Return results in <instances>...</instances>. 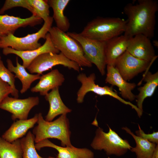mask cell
I'll return each instance as SVG.
<instances>
[{
	"label": "cell",
	"mask_w": 158,
	"mask_h": 158,
	"mask_svg": "<svg viewBox=\"0 0 158 158\" xmlns=\"http://www.w3.org/2000/svg\"><path fill=\"white\" fill-rule=\"evenodd\" d=\"M122 129L130 135L135 140L136 146L130 150L135 153L137 158H150L157 144L149 142L137 136L127 127Z\"/></svg>",
	"instance_id": "24"
},
{
	"label": "cell",
	"mask_w": 158,
	"mask_h": 158,
	"mask_svg": "<svg viewBox=\"0 0 158 158\" xmlns=\"http://www.w3.org/2000/svg\"><path fill=\"white\" fill-rule=\"evenodd\" d=\"M67 33L79 43L86 58L96 66L102 75H104L107 65L105 57L106 42L87 38L80 33L67 32Z\"/></svg>",
	"instance_id": "8"
},
{
	"label": "cell",
	"mask_w": 158,
	"mask_h": 158,
	"mask_svg": "<svg viewBox=\"0 0 158 158\" xmlns=\"http://www.w3.org/2000/svg\"><path fill=\"white\" fill-rule=\"evenodd\" d=\"M13 92L11 87L0 79V104L5 98L10 94L12 95Z\"/></svg>",
	"instance_id": "31"
},
{
	"label": "cell",
	"mask_w": 158,
	"mask_h": 158,
	"mask_svg": "<svg viewBox=\"0 0 158 158\" xmlns=\"http://www.w3.org/2000/svg\"><path fill=\"white\" fill-rule=\"evenodd\" d=\"M126 22L119 17H98L88 22L80 33L87 38L106 42L124 33Z\"/></svg>",
	"instance_id": "3"
},
{
	"label": "cell",
	"mask_w": 158,
	"mask_h": 158,
	"mask_svg": "<svg viewBox=\"0 0 158 158\" xmlns=\"http://www.w3.org/2000/svg\"><path fill=\"white\" fill-rule=\"evenodd\" d=\"M36 149L40 150L44 147L54 148L58 152L56 158H94V153L86 148H78L71 147L58 146L48 139L41 141L35 145Z\"/></svg>",
	"instance_id": "15"
},
{
	"label": "cell",
	"mask_w": 158,
	"mask_h": 158,
	"mask_svg": "<svg viewBox=\"0 0 158 158\" xmlns=\"http://www.w3.org/2000/svg\"><path fill=\"white\" fill-rule=\"evenodd\" d=\"M152 44L153 45L156 47L157 48H158V41L157 40H154L152 42Z\"/></svg>",
	"instance_id": "33"
},
{
	"label": "cell",
	"mask_w": 158,
	"mask_h": 158,
	"mask_svg": "<svg viewBox=\"0 0 158 158\" xmlns=\"http://www.w3.org/2000/svg\"><path fill=\"white\" fill-rule=\"evenodd\" d=\"M45 99L48 102L49 108L45 116V120L48 121H52L56 116L71 112L63 102L59 91V87L55 88L45 96Z\"/></svg>",
	"instance_id": "20"
},
{
	"label": "cell",
	"mask_w": 158,
	"mask_h": 158,
	"mask_svg": "<svg viewBox=\"0 0 158 158\" xmlns=\"http://www.w3.org/2000/svg\"><path fill=\"white\" fill-rule=\"evenodd\" d=\"M58 65H62L78 72L81 69L77 63L69 60L61 52H49L41 54L34 60L27 68L31 73L41 75Z\"/></svg>",
	"instance_id": "9"
},
{
	"label": "cell",
	"mask_w": 158,
	"mask_h": 158,
	"mask_svg": "<svg viewBox=\"0 0 158 158\" xmlns=\"http://www.w3.org/2000/svg\"><path fill=\"white\" fill-rule=\"evenodd\" d=\"M43 21L41 18L33 15L22 18L8 15H0V37L14 35L19 28L35 26L41 24Z\"/></svg>",
	"instance_id": "13"
},
{
	"label": "cell",
	"mask_w": 158,
	"mask_h": 158,
	"mask_svg": "<svg viewBox=\"0 0 158 158\" xmlns=\"http://www.w3.org/2000/svg\"><path fill=\"white\" fill-rule=\"evenodd\" d=\"M44 44L39 48L31 51H19L11 47H7L3 49V54L5 55L10 54L16 55L21 58L23 61V65L27 68L31 62L40 55L49 52L59 53V51L54 46L48 33Z\"/></svg>",
	"instance_id": "14"
},
{
	"label": "cell",
	"mask_w": 158,
	"mask_h": 158,
	"mask_svg": "<svg viewBox=\"0 0 158 158\" xmlns=\"http://www.w3.org/2000/svg\"><path fill=\"white\" fill-rule=\"evenodd\" d=\"M38 115L37 125L32 130L35 142L48 138H55L61 141L62 147L73 146L70 140L69 122L66 114H61L57 119L51 121L44 119L41 113Z\"/></svg>",
	"instance_id": "2"
},
{
	"label": "cell",
	"mask_w": 158,
	"mask_h": 158,
	"mask_svg": "<svg viewBox=\"0 0 158 158\" xmlns=\"http://www.w3.org/2000/svg\"><path fill=\"white\" fill-rule=\"evenodd\" d=\"M0 79L7 83L12 88L13 92L11 95L14 97L18 98L19 92L15 85V75L6 67L2 60L0 53Z\"/></svg>",
	"instance_id": "28"
},
{
	"label": "cell",
	"mask_w": 158,
	"mask_h": 158,
	"mask_svg": "<svg viewBox=\"0 0 158 158\" xmlns=\"http://www.w3.org/2000/svg\"><path fill=\"white\" fill-rule=\"evenodd\" d=\"M143 79L145 83L143 86L138 88L139 93L135 97L136 106L142 111L144 100L146 98L153 95L158 86V72L152 73L148 71L144 74Z\"/></svg>",
	"instance_id": "21"
},
{
	"label": "cell",
	"mask_w": 158,
	"mask_h": 158,
	"mask_svg": "<svg viewBox=\"0 0 158 158\" xmlns=\"http://www.w3.org/2000/svg\"><path fill=\"white\" fill-rule=\"evenodd\" d=\"M16 66L13 65L10 59L6 60L8 69L11 72L14 73L15 78H18L21 82L22 87L20 92L22 94L25 92L30 87L32 83L35 80L39 79L40 75L32 74L28 73L25 68L18 62V58L16 59Z\"/></svg>",
	"instance_id": "22"
},
{
	"label": "cell",
	"mask_w": 158,
	"mask_h": 158,
	"mask_svg": "<svg viewBox=\"0 0 158 158\" xmlns=\"http://www.w3.org/2000/svg\"><path fill=\"white\" fill-rule=\"evenodd\" d=\"M130 38L124 35L114 37L106 42L105 57L107 65L114 66L117 58L126 51Z\"/></svg>",
	"instance_id": "17"
},
{
	"label": "cell",
	"mask_w": 158,
	"mask_h": 158,
	"mask_svg": "<svg viewBox=\"0 0 158 158\" xmlns=\"http://www.w3.org/2000/svg\"><path fill=\"white\" fill-rule=\"evenodd\" d=\"M139 130L135 131L136 135L151 142L158 144V132L153 131L151 133L146 134L138 124Z\"/></svg>",
	"instance_id": "30"
},
{
	"label": "cell",
	"mask_w": 158,
	"mask_h": 158,
	"mask_svg": "<svg viewBox=\"0 0 158 158\" xmlns=\"http://www.w3.org/2000/svg\"><path fill=\"white\" fill-rule=\"evenodd\" d=\"M156 59L151 62L140 59L126 51L116 60L114 66L123 78L127 81L147 70Z\"/></svg>",
	"instance_id": "10"
},
{
	"label": "cell",
	"mask_w": 158,
	"mask_h": 158,
	"mask_svg": "<svg viewBox=\"0 0 158 158\" xmlns=\"http://www.w3.org/2000/svg\"><path fill=\"white\" fill-rule=\"evenodd\" d=\"M20 139L8 142L0 137V158H22Z\"/></svg>",
	"instance_id": "25"
},
{
	"label": "cell",
	"mask_w": 158,
	"mask_h": 158,
	"mask_svg": "<svg viewBox=\"0 0 158 158\" xmlns=\"http://www.w3.org/2000/svg\"><path fill=\"white\" fill-rule=\"evenodd\" d=\"M77 79L81 84L77 93L76 100L78 103L83 102L86 94L91 92L101 96L107 95L111 97L123 104L131 107L136 111L139 117H141L142 115L143 112L136 105L130 102L125 100L120 97L117 93L114 91L112 87L107 86L102 87L96 84L95 81L96 75L94 73L91 74L89 76H87L83 73H80L78 75Z\"/></svg>",
	"instance_id": "7"
},
{
	"label": "cell",
	"mask_w": 158,
	"mask_h": 158,
	"mask_svg": "<svg viewBox=\"0 0 158 158\" xmlns=\"http://www.w3.org/2000/svg\"><path fill=\"white\" fill-rule=\"evenodd\" d=\"M38 115L36 114L32 118L19 119L14 121L3 134L2 138L11 143L23 137L29 129L32 128L38 120Z\"/></svg>",
	"instance_id": "19"
},
{
	"label": "cell",
	"mask_w": 158,
	"mask_h": 158,
	"mask_svg": "<svg viewBox=\"0 0 158 158\" xmlns=\"http://www.w3.org/2000/svg\"><path fill=\"white\" fill-rule=\"evenodd\" d=\"M126 51L138 59L149 62L157 57L150 39L142 34L130 38Z\"/></svg>",
	"instance_id": "12"
},
{
	"label": "cell",
	"mask_w": 158,
	"mask_h": 158,
	"mask_svg": "<svg viewBox=\"0 0 158 158\" xmlns=\"http://www.w3.org/2000/svg\"><path fill=\"white\" fill-rule=\"evenodd\" d=\"M158 11V3L155 0H138L135 5L127 4L123 8L127 17L124 35L129 37L142 34L150 39L153 38Z\"/></svg>",
	"instance_id": "1"
},
{
	"label": "cell",
	"mask_w": 158,
	"mask_h": 158,
	"mask_svg": "<svg viewBox=\"0 0 158 158\" xmlns=\"http://www.w3.org/2000/svg\"><path fill=\"white\" fill-rule=\"evenodd\" d=\"M35 136L29 131L26 135L20 139L23 151L22 158H55L49 156L44 158L37 153L35 145Z\"/></svg>",
	"instance_id": "26"
},
{
	"label": "cell",
	"mask_w": 158,
	"mask_h": 158,
	"mask_svg": "<svg viewBox=\"0 0 158 158\" xmlns=\"http://www.w3.org/2000/svg\"><path fill=\"white\" fill-rule=\"evenodd\" d=\"M39 102V98L37 96L19 99L8 96L1 103L0 109L11 113L13 120L26 119L31 110L38 105Z\"/></svg>",
	"instance_id": "11"
},
{
	"label": "cell",
	"mask_w": 158,
	"mask_h": 158,
	"mask_svg": "<svg viewBox=\"0 0 158 158\" xmlns=\"http://www.w3.org/2000/svg\"><path fill=\"white\" fill-rule=\"evenodd\" d=\"M32 8L33 15L41 18L44 22L47 20L49 16L50 7L47 0H27Z\"/></svg>",
	"instance_id": "27"
},
{
	"label": "cell",
	"mask_w": 158,
	"mask_h": 158,
	"mask_svg": "<svg viewBox=\"0 0 158 158\" xmlns=\"http://www.w3.org/2000/svg\"><path fill=\"white\" fill-rule=\"evenodd\" d=\"M150 158H158V145H156V148Z\"/></svg>",
	"instance_id": "32"
},
{
	"label": "cell",
	"mask_w": 158,
	"mask_h": 158,
	"mask_svg": "<svg viewBox=\"0 0 158 158\" xmlns=\"http://www.w3.org/2000/svg\"><path fill=\"white\" fill-rule=\"evenodd\" d=\"M108 132H105L99 127L91 146L96 150H104L108 155L121 156L125 154L132 147L128 140L123 139L109 126Z\"/></svg>",
	"instance_id": "6"
},
{
	"label": "cell",
	"mask_w": 158,
	"mask_h": 158,
	"mask_svg": "<svg viewBox=\"0 0 158 158\" xmlns=\"http://www.w3.org/2000/svg\"><path fill=\"white\" fill-rule=\"evenodd\" d=\"M107 66L105 83L118 87L123 99L131 101L134 100L135 99L136 95L132 91L136 87V84L134 83H129L125 80L114 66L107 65Z\"/></svg>",
	"instance_id": "16"
},
{
	"label": "cell",
	"mask_w": 158,
	"mask_h": 158,
	"mask_svg": "<svg viewBox=\"0 0 158 158\" xmlns=\"http://www.w3.org/2000/svg\"><path fill=\"white\" fill-rule=\"evenodd\" d=\"M53 20L52 17L50 16L37 32L23 37H18L11 34L0 37V48L10 47L18 51H25L39 48L42 45L38 42L39 40L45 39L47 34L52 27Z\"/></svg>",
	"instance_id": "5"
},
{
	"label": "cell",
	"mask_w": 158,
	"mask_h": 158,
	"mask_svg": "<svg viewBox=\"0 0 158 158\" xmlns=\"http://www.w3.org/2000/svg\"><path fill=\"white\" fill-rule=\"evenodd\" d=\"M38 83L32 88V92H39L42 96H45L48 92L61 86L64 81V75L56 69L40 76Z\"/></svg>",
	"instance_id": "18"
},
{
	"label": "cell",
	"mask_w": 158,
	"mask_h": 158,
	"mask_svg": "<svg viewBox=\"0 0 158 158\" xmlns=\"http://www.w3.org/2000/svg\"><path fill=\"white\" fill-rule=\"evenodd\" d=\"M48 3L53 11L52 18L58 28L66 32L68 30L70 24L67 17L64 14V11L70 2L69 0H48Z\"/></svg>",
	"instance_id": "23"
},
{
	"label": "cell",
	"mask_w": 158,
	"mask_h": 158,
	"mask_svg": "<svg viewBox=\"0 0 158 158\" xmlns=\"http://www.w3.org/2000/svg\"><path fill=\"white\" fill-rule=\"evenodd\" d=\"M54 47L69 60L82 66L91 67L92 64L85 57L79 43L56 26L52 27L48 32Z\"/></svg>",
	"instance_id": "4"
},
{
	"label": "cell",
	"mask_w": 158,
	"mask_h": 158,
	"mask_svg": "<svg viewBox=\"0 0 158 158\" xmlns=\"http://www.w3.org/2000/svg\"><path fill=\"white\" fill-rule=\"evenodd\" d=\"M22 7L25 8L34 14L32 8L27 0H6L2 7L0 9V15L3 14L6 11L16 7Z\"/></svg>",
	"instance_id": "29"
}]
</instances>
